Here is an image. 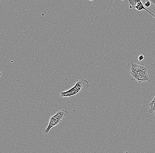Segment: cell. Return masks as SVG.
Listing matches in <instances>:
<instances>
[{
  "instance_id": "6da1fadb",
  "label": "cell",
  "mask_w": 155,
  "mask_h": 153,
  "mask_svg": "<svg viewBox=\"0 0 155 153\" xmlns=\"http://www.w3.org/2000/svg\"><path fill=\"white\" fill-rule=\"evenodd\" d=\"M128 66L130 67V73L132 79H134V80H136L140 84L150 81L151 76L149 66L144 64H139L134 60L128 64Z\"/></svg>"
},
{
  "instance_id": "7a4b0ae2",
  "label": "cell",
  "mask_w": 155,
  "mask_h": 153,
  "mask_svg": "<svg viewBox=\"0 0 155 153\" xmlns=\"http://www.w3.org/2000/svg\"><path fill=\"white\" fill-rule=\"evenodd\" d=\"M90 88V84L88 80L85 79H78L76 81L75 85L66 91H60L61 98L74 96L80 92L86 91Z\"/></svg>"
},
{
  "instance_id": "3957f363",
  "label": "cell",
  "mask_w": 155,
  "mask_h": 153,
  "mask_svg": "<svg viewBox=\"0 0 155 153\" xmlns=\"http://www.w3.org/2000/svg\"><path fill=\"white\" fill-rule=\"evenodd\" d=\"M68 114L67 110L65 109L60 110L56 114L52 116L49 119V123L47 127L44 131L45 134H48L49 131L53 128L58 125L62 121L63 119Z\"/></svg>"
},
{
  "instance_id": "277c9868",
  "label": "cell",
  "mask_w": 155,
  "mask_h": 153,
  "mask_svg": "<svg viewBox=\"0 0 155 153\" xmlns=\"http://www.w3.org/2000/svg\"><path fill=\"white\" fill-rule=\"evenodd\" d=\"M128 2L130 4V8H135L136 10L138 11H141L142 10H144L145 11L147 12L148 13H150L151 15H153L155 17V15L150 12L149 10H147L145 6L142 4V2L141 1H131V0H128Z\"/></svg>"
},
{
  "instance_id": "5b68a950",
  "label": "cell",
  "mask_w": 155,
  "mask_h": 153,
  "mask_svg": "<svg viewBox=\"0 0 155 153\" xmlns=\"http://www.w3.org/2000/svg\"><path fill=\"white\" fill-rule=\"evenodd\" d=\"M149 106H150V109H149V112L150 114L155 112V96L150 103H149Z\"/></svg>"
},
{
  "instance_id": "8992f818",
  "label": "cell",
  "mask_w": 155,
  "mask_h": 153,
  "mask_svg": "<svg viewBox=\"0 0 155 153\" xmlns=\"http://www.w3.org/2000/svg\"><path fill=\"white\" fill-rule=\"evenodd\" d=\"M151 3L150 2V1H147L145 2L144 5H145L146 7L149 8L150 7V5H151Z\"/></svg>"
},
{
  "instance_id": "52a82bcc",
  "label": "cell",
  "mask_w": 155,
  "mask_h": 153,
  "mask_svg": "<svg viewBox=\"0 0 155 153\" xmlns=\"http://www.w3.org/2000/svg\"><path fill=\"white\" fill-rule=\"evenodd\" d=\"M144 58H145V57H144V56L143 55H140L138 56V59L139 62H141V61H143Z\"/></svg>"
},
{
  "instance_id": "ba28073f",
  "label": "cell",
  "mask_w": 155,
  "mask_h": 153,
  "mask_svg": "<svg viewBox=\"0 0 155 153\" xmlns=\"http://www.w3.org/2000/svg\"><path fill=\"white\" fill-rule=\"evenodd\" d=\"M150 2L151 4L155 5V0H150Z\"/></svg>"
},
{
  "instance_id": "9c48e42d",
  "label": "cell",
  "mask_w": 155,
  "mask_h": 153,
  "mask_svg": "<svg viewBox=\"0 0 155 153\" xmlns=\"http://www.w3.org/2000/svg\"><path fill=\"white\" fill-rule=\"evenodd\" d=\"M128 153L127 152H125V153Z\"/></svg>"
},
{
  "instance_id": "30bf717a",
  "label": "cell",
  "mask_w": 155,
  "mask_h": 153,
  "mask_svg": "<svg viewBox=\"0 0 155 153\" xmlns=\"http://www.w3.org/2000/svg\"></svg>"
}]
</instances>
